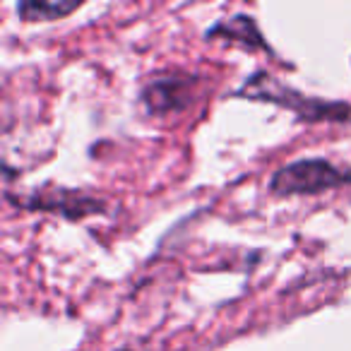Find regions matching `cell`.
<instances>
[{
  "label": "cell",
  "mask_w": 351,
  "mask_h": 351,
  "mask_svg": "<svg viewBox=\"0 0 351 351\" xmlns=\"http://www.w3.org/2000/svg\"><path fill=\"white\" fill-rule=\"evenodd\" d=\"M80 5V0H22L17 3V15L22 22H51L73 15Z\"/></svg>",
  "instance_id": "8992f818"
},
{
  "label": "cell",
  "mask_w": 351,
  "mask_h": 351,
  "mask_svg": "<svg viewBox=\"0 0 351 351\" xmlns=\"http://www.w3.org/2000/svg\"><path fill=\"white\" fill-rule=\"evenodd\" d=\"M17 207H25L29 212H51L65 219H84V217L101 215L104 202L84 191L73 188H41L29 193L27 200H17Z\"/></svg>",
  "instance_id": "277c9868"
},
{
  "label": "cell",
  "mask_w": 351,
  "mask_h": 351,
  "mask_svg": "<svg viewBox=\"0 0 351 351\" xmlns=\"http://www.w3.org/2000/svg\"><path fill=\"white\" fill-rule=\"evenodd\" d=\"M207 39H221L234 46H241V49L265 51V53L272 56V46L263 39V32H260L255 17L245 15V12H236V15L217 22L215 27L207 29Z\"/></svg>",
  "instance_id": "5b68a950"
},
{
  "label": "cell",
  "mask_w": 351,
  "mask_h": 351,
  "mask_svg": "<svg viewBox=\"0 0 351 351\" xmlns=\"http://www.w3.org/2000/svg\"><path fill=\"white\" fill-rule=\"evenodd\" d=\"M351 183V171L332 164L330 159H298L282 166L269 178V193L277 197L320 195V193L344 188Z\"/></svg>",
  "instance_id": "7a4b0ae2"
},
{
  "label": "cell",
  "mask_w": 351,
  "mask_h": 351,
  "mask_svg": "<svg viewBox=\"0 0 351 351\" xmlns=\"http://www.w3.org/2000/svg\"><path fill=\"white\" fill-rule=\"evenodd\" d=\"M195 77L188 73H161L154 75L140 89V104L152 116L178 113L193 101Z\"/></svg>",
  "instance_id": "3957f363"
},
{
  "label": "cell",
  "mask_w": 351,
  "mask_h": 351,
  "mask_svg": "<svg viewBox=\"0 0 351 351\" xmlns=\"http://www.w3.org/2000/svg\"><path fill=\"white\" fill-rule=\"evenodd\" d=\"M239 97L253 99V101H265V104H277L282 108L296 113L301 121L320 123H351V104L344 101H325V99L306 97L298 89L287 87L282 80H277L274 75L258 70L243 82V87L239 89Z\"/></svg>",
  "instance_id": "6da1fadb"
}]
</instances>
